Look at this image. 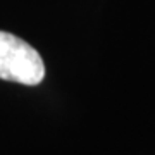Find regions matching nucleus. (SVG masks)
<instances>
[{
	"label": "nucleus",
	"mask_w": 155,
	"mask_h": 155,
	"mask_svg": "<svg viewBox=\"0 0 155 155\" xmlns=\"http://www.w3.org/2000/svg\"><path fill=\"white\" fill-rule=\"evenodd\" d=\"M45 78V64L36 48L7 31H0V79L36 86Z\"/></svg>",
	"instance_id": "f257e3e1"
}]
</instances>
